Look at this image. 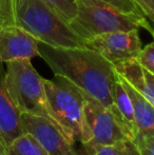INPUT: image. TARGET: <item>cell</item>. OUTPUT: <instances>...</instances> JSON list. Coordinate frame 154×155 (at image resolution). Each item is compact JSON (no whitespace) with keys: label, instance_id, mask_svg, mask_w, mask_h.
<instances>
[{"label":"cell","instance_id":"6da1fadb","mask_svg":"<svg viewBox=\"0 0 154 155\" xmlns=\"http://www.w3.org/2000/svg\"><path fill=\"white\" fill-rule=\"evenodd\" d=\"M38 49L54 75L68 79L114 115L112 92L117 72L113 63L87 47L55 48L39 42Z\"/></svg>","mask_w":154,"mask_h":155},{"label":"cell","instance_id":"7a4b0ae2","mask_svg":"<svg viewBox=\"0 0 154 155\" xmlns=\"http://www.w3.org/2000/svg\"><path fill=\"white\" fill-rule=\"evenodd\" d=\"M16 25L39 42L55 48L86 47V40L42 0H15Z\"/></svg>","mask_w":154,"mask_h":155},{"label":"cell","instance_id":"3957f363","mask_svg":"<svg viewBox=\"0 0 154 155\" xmlns=\"http://www.w3.org/2000/svg\"><path fill=\"white\" fill-rule=\"evenodd\" d=\"M77 15L69 25L84 40L109 32L148 31L151 22L143 14H129L103 0H76Z\"/></svg>","mask_w":154,"mask_h":155},{"label":"cell","instance_id":"277c9868","mask_svg":"<svg viewBox=\"0 0 154 155\" xmlns=\"http://www.w3.org/2000/svg\"><path fill=\"white\" fill-rule=\"evenodd\" d=\"M5 65L4 84L20 113L44 117L55 124L48 102L44 78L39 75L31 59L14 60Z\"/></svg>","mask_w":154,"mask_h":155},{"label":"cell","instance_id":"5b68a950","mask_svg":"<svg viewBox=\"0 0 154 155\" xmlns=\"http://www.w3.org/2000/svg\"><path fill=\"white\" fill-rule=\"evenodd\" d=\"M50 111L57 128L69 141H80L84 130V96L81 90L61 76L43 79Z\"/></svg>","mask_w":154,"mask_h":155},{"label":"cell","instance_id":"8992f818","mask_svg":"<svg viewBox=\"0 0 154 155\" xmlns=\"http://www.w3.org/2000/svg\"><path fill=\"white\" fill-rule=\"evenodd\" d=\"M81 92L84 96V123L80 140L81 152L130 138L123 127L109 109L82 90Z\"/></svg>","mask_w":154,"mask_h":155},{"label":"cell","instance_id":"52a82bcc","mask_svg":"<svg viewBox=\"0 0 154 155\" xmlns=\"http://www.w3.org/2000/svg\"><path fill=\"white\" fill-rule=\"evenodd\" d=\"M86 47L94 50L113 64L136 58L142 50L138 30L116 31L95 35L86 40Z\"/></svg>","mask_w":154,"mask_h":155},{"label":"cell","instance_id":"ba28073f","mask_svg":"<svg viewBox=\"0 0 154 155\" xmlns=\"http://www.w3.org/2000/svg\"><path fill=\"white\" fill-rule=\"evenodd\" d=\"M20 120L25 132L30 133L40 143L48 155H81L64 133L49 119L21 113Z\"/></svg>","mask_w":154,"mask_h":155},{"label":"cell","instance_id":"9c48e42d","mask_svg":"<svg viewBox=\"0 0 154 155\" xmlns=\"http://www.w3.org/2000/svg\"><path fill=\"white\" fill-rule=\"evenodd\" d=\"M39 41L18 25L0 27V64L39 56Z\"/></svg>","mask_w":154,"mask_h":155},{"label":"cell","instance_id":"30bf717a","mask_svg":"<svg viewBox=\"0 0 154 155\" xmlns=\"http://www.w3.org/2000/svg\"><path fill=\"white\" fill-rule=\"evenodd\" d=\"M20 111L10 97L4 84V69L0 64V155L11 143L25 133L20 120Z\"/></svg>","mask_w":154,"mask_h":155},{"label":"cell","instance_id":"8fae6325","mask_svg":"<svg viewBox=\"0 0 154 155\" xmlns=\"http://www.w3.org/2000/svg\"><path fill=\"white\" fill-rule=\"evenodd\" d=\"M116 72L154 108V75L135 58L114 64Z\"/></svg>","mask_w":154,"mask_h":155},{"label":"cell","instance_id":"7c38bea8","mask_svg":"<svg viewBox=\"0 0 154 155\" xmlns=\"http://www.w3.org/2000/svg\"><path fill=\"white\" fill-rule=\"evenodd\" d=\"M112 96H113L114 104V116L123 127L130 138L134 140L138 131L135 123V117H134L133 106H132L129 94L126 90L123 84L121 82L118 73H117V78L114 82Z\"/></svg>","mask_w":154,"mask_h":155},{"label":"cell","instance_id":"4fadbf2b","mask_svg":"<svg viewBox=\"0 0 154 155\" xmlns=\"http://www.w3.org/2000/svg\"><path fill=\"white\" fill-rule=\"evenodd\" d=\"M119 75V74H118ZM120 80L130 96L134 110V117L137 126L136 136L154 135V108L140 95L133 87H131L120 75Z\"/></svg>","mask_w":154,"mask_h":155},{"label":"cell","instance_id":"5bb4252c","mask_svg":"<svg viewBox=\"0 0 154 155\" xmlns=\"http://www.w3.org/2000/svg\"><path fill=\"white\" fill-rule=\"evenodd\" d=\"M4 155H48V153L33 135L25 132L8 145Z\"/></svg>","mask_w":154,"mask_h":155},{"label":"cell","instance_id":"9a60e30c","mask_svg":"<svg viewBox=\"0 0 154 155\" xmlns=\"http://www.w3.org/2000/svg\"><path fill=\"white\" fill-rule=\"evenodd\" d=\"M80 153L81 155H142L136 143L131 138L117 141L112 145L100 146Z\"/></svg>","mask_w":154,"mask_h":155},{"label":"cell","instance_id":"2e32d148","mask_svg":"<svg viewBox=\"0 0 154 155\" xmlns=\"http://www.w3.org/2000/svg\"><path fill=\"white\" fill-rule=\"evenodd\" d=\"M51 8H53L56 13L59 14L60 17L64 19L68 23H70L77 15L76 0H42Z\"/></svg>","mask_w":154,"mask_h":155},{"label":"cell","instance_id":"e0dca14e","mask_svg":"<svg viewBox=\"0 0 154 155\" xmlns=\"http://www.w3.org/2000/svg\"><path fill=\"white\" fill-rule=\"evenodd\" d=\"M16 25L15 0H0V27Z\"/></svg>","mask_w":154,"mask_h":155},{"label":"cell","instance_id":"ac0fdd59","mask_svg":"<svg viewBox=\"0 0 154 155\" xmlns=\"http://www.w3.org/2000/svg\"><path fill=\"white\" fill-rule=\"evenodd\" d=\"M135 59L142 67L154 75V41L145 48H142Z\"/></svg>","mask_w":154,"mask_h":155},{"label":"cell","instance_id":"d6986e66","mask_svg":"<svg viewBox=\"0 0 154 155\" xmlns=\"http://www.w3.org/2000/svg\"><path fill=\"white\" fill-rule=\"evenodd\" d=\"M103 1L109 3L110 5L114 6L117 10L121 11L123 13H133V14H143L140 10L137 8L133 0H103ZM144 15V14H143Z\"/></svg>","mask_w":154,"mask_h":155},{"label":"cell","instance_id":"ffe728a7","mask_svg":"<svg viewBox=\"0 0 154 155\" xmlns=\"http://www.w3.org/2000/svg\"><path fill=\"white\" fill-rule=\"evenodd\" d=\"M134 141L137 145L142 155H154V135L136 136Z\"/></svg>","mask_w":154,"mask_h":155},{"label":"cell","instance_id":"44dd1931","mask_svg":"<svg viewBox=\"0 0 154 155\" xmlns=\"http://www.w3.org/2000/svg\"><path fill=\"white\" fill-rule=\"evenodd\" d=\"M133 2L154 25V0H133Z\"/></svg>","mask_w":154,"mask_h":155},{"label":"cell","instance_id":"7402d4cb","mask_svg":"<svg viewBox=\"0 0 154 155\" xmlns=\"http://www.w3.org/2000/svg\"><path fill=\"white\" fill-rule=\"evenodd\" d=\"M148 32L150 33L151 35H152V37H153V39H154V25H152V23L150 25V28L148 29Z\"/></svg>","mask_w":154,"mask_h":155}]
</instances>
